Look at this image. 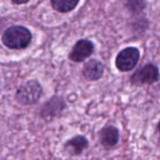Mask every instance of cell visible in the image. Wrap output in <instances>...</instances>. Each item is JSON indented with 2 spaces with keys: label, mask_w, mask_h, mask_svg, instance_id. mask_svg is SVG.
<instances>
[{
  "label": "cell",
  "mask_w": 160,
  "mask_h": 160,
  "mask_svg": "<svg viewBox=\"0 0 160 160\" xmlns=\"http://www.w3.org/2000/svg\"><path fill=\"white\" fill-rule=\"evenodd\" d=\"M30 0H12V2L17 3V5H23V3L29 2Z\"/></svg>",
  "instance_id": "cell-11"
},
{
  "label": "cell",
  "mask_w": 160,
  "mask_h": 160,
  "mask_svg": "<svg viewBox=\"0 0 160 160\" xmlns=\"http://www.w3.org/2000/svg\"><path fill=\"white\" fill-rule=\"evenodd\" d=\"M94 45L89 40H80L73 45L69 53V59L73 62H82L93 54Z\"/></svg>",
  "instance_id": "cell-5"
},
{
  "label": "cell",
  "mask_w": 160,
  "mask_h": 160,
  "mask_svg": "<svg viewBox=\"0 0 160 160\" xmlns=\"http://www.w3.org/2000/svg\"><path fill=\"white\" fill-rule=\"evenodd\" d=\"M140 52L136 47H126L118 54L115 58V66L122 72L131 71L139 62Z\"/></svg>",
  "instance_id": "cell-2"
},
{
  "label": "cell",
  "mask_w": 160,
  "mask_h": 160,
  "mask_svg": "<svg viewBox=\"0 0 160 160\" xmlns=\"http://www.w3.org/2000/svg\"><path fill=\"white\" fill-rule=\"evenodd\" d=\"M159 78V68L153 64H147L132 76L131 81L135 86L152 85L157 82Z\"/></svg>",
  "instance_id": "cell-4"
},
{
  "label": "cell",
  "mask_w": 160,
  "mask_h": 160,
  "mask_svg": "<svg viewBox=\"0 0 160 160\" xmlns=\"http://www.w3.org/2000/svg\"><path fill=\"white\" fill-rule=\"evenodd\" d=\"M158 132H159V134H160V122H159V124H158Z\"/></svg>",
  "instance_id": "cell-12"
},
{
  "label": "cell",
  "mask_w": 160,
  "mask_h": 160,
  "mask_svg": "<svg viewBox=\"0 0 160 160\" xmlns=\"http://www.w3.org/2000/svg\"><path fill=\"white\" fill-rule=\"evenodd\" d=\"M104 73V65L98 59H91L86 62L82 69V75L87 80L97 81L101 79Z\"/></svg>",
  "instance_id": "cell-7"
},
{
  "label": "cell",
  "mask_w": 160,
  "mask_h": 160,
  "mask_svg": "<svg viewBox=\"0 0 160 160\" xmlns=\"http://www.w3.org/2000/svg\"><path fill=\"white\" fill-rule=\"evenodd\" d=\"M79 1L80 0H51V3L54 10L62 13H67L77 8Z\"/></svg>",
  "instance_id": "cell-9"
},
{
  "label": "cell",
  "mask_w": 160,
  "mask_h": 160,
  "mask_svg": "<svg viewBox=\"0 0 160 160\" xmlns=\"http://www.w3.org/2000/svg\"><path fill=\"white\" fill-rule=\"evenodd\" d=\"M41 96H42V87L35 80L28 81L25 85L21 86L17 91L18 101L27 105L36 103L40 100Z\"/></svg>",
  "instance_id": "cell-3"
},
{
  "label": "cell",
  "mask_w": 160,
  "mask_h": 160,
  "mask_svg": "<svg viewBox=\"0 0 160 160\" xmlns=\"http://www.w3.org/2000/svg\"><path fill=\"white\" fill-rule=\"evenodd\" d=\"M126 6L132 12H140L145 9V0H127Z\"/></svg>",
  "instance_id": "cell-10"
},
{
  "label": "cell",
  "mask_w": 160,
  "mask_h": 160,
  "mask_svg": "<svg viewBox=\"0 0 160 160\" xmlns=\"http://www.w3.org/2000/svg\"><path fill=\"white\" fill-rule=\"evenodd\" d=\"M99 138H100V142L104 148H112V147L116 146L120 139V134H118V129L115 126L112 125H108V126L103 127L99 133Z\"/></svg>",
  "instance_id": "cell-8"
},
{
  "label": "cell",
  "mask_w": 160,
  "mask_h": 160,
  "mask_svg": "<svg viewBox=\"0 0 160 160\" xmlns=\"http://www.w3.org/2000/svg\"><path fill=\"white\" fill-rule=\"evenodd\" d=\"M89 147V142L85 136L77 135L75 137L70 138L65 144L64 150L69 156H79Z\"/></svg>",
  "instance_id": "cell-6"
},
{
  "label": "cell",
  "mask_w": 160,
  "mask_h": 160,
  "mask_svg": "<svg viewBox=\"0 0 160 160\" xmlns=\"http://www.w3.org/2000/svg\"><path fill=\"white\" fill-rule=\"evenodd\" d=\"M32 41V34L29 29L20 25L11 27L5 31L2 35V43L11 49L27 48Z\"/></svg>",
  "instance_id": "cell-1"
}]
</instances>
